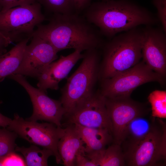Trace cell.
I'll return each mask as SVG.
<instances>
[{"mask_svg":"<svg viewBox=\"0 0 166 166\" xmlns=\"http://www.w3.org/2000/svg\"><path fill=\"white\" fill-rule=\"evenodd\" d=\"M48 21L38 25L33 36L47 42L58 52L67 49L81 52L98 49L105 42L98 29L80 14H53Z\"/></svg>","mask_w":166,"mask_h":166,"instance_id":"1","label":"cell"},{"mask_svg":"<svg viewBox=\"0 0 166 166\" xmlns=\"http://www.w3.org/2000/svg\"><path fill=\"white\" fill-rule=\"evenodd\" d=\"M15 152L2 158L3 166H26L25 160Z\"/></svg>","mask_w":166,"mask_h":166,"instance_id":"26","label":"cell"},{"mask_svg":"<svg viewBox=\"0 0 166 166\" xmlns=\"http://www.w3.org/2000/svg\"><path fill=\"white\" fill-rule=\"evenodd\" d=\"M82 12L103 36L110 39L139 26H152L160 22L157 16L130 0L93 2Z\"/></svg>","mask_w":166,"mask_h":166,"instance_id":"2","label":"cell"},{"mask_svg":"<svg viewBox=\"0 0 166 166\" xmlns=\"http://www.w3.org/2000/svg\"><path fill=\"white\" fill-rule=\"evenodd\" d=\"M142 30L136 27L104 43L98 79L111 78L132 67L142 58Z\"/></svg>","mask_w":166,"mask_h":166,"instance_id":"3","label":"cell"},{"mask_svg":"<svg viewBox=\"0 0 166 166\" xmlns=\"http://www.w3.org/2000/svg\"><path fill=\"white\" fill-rule=\"evenodd\" d=\"M124 153L125 162L128 166L157 165L160 161L166 158L165 124L161 121L159 127L153 123L145 137L136 144L127 148Z\"/></svg>","mask_w":166,"mask_h":166,"instance_id":"8","label":"cell"},{"mask_svg":"<svg viewBox=\"0 0 166 166\" xmlns=\"http://www.w3.org/2000/svg\"><path fill=\"white\" fill-rule=\"evenodd\" d=\"M64 127V133L58 143V151L64 166H74L76 155L85 150L84 144L73 124Z\"/></svg>","mask_w":166,"mask_h":166,"instance_id":"15","label":"cell"},{"mask_svg":"<svg viewBox=\"0 0 166 166\" xmlns=\"http://www.w3.org/2000/svg\"><path fill=\"white\" fill-rule=\"evenodd\" d=\"M58 52L47 42L33 36L25 48L20 65L13 74L38 78L44 69L57 58Z\"/></svg>","mask_w":166,"mask_h":166,"instance_id":"11","label":"cell"},{"mask_svg":"<svg viewBox=\"0 0 166 166\" xmlns=\"http://www.w3.org/2000/svg\"><path fill=\"white\" fill-rule=\"evenodd\" d=\"M106 105L112 124L113 138L115 143L121 145L128 124L135 118L144 116L146 110L142 105L130 97L106 98Z\"/></svg>","mask_w":166,"mask_h":166,"instance_id":"12","label":"cell"},{"mask_svg":"<svg viewBox=\"0 0 166 166\" xmlns=\"http://www.w3.org/2000/svg\"><path fill=\"white\" fill-rule=\"evenodd\" d=\"M144 116L135 118L128 125L123 141L126 140L127 149L138 143L151 130L153 123H150Z\"/></svg>","mask_w":166,"mask_h":166,"instance_id":"19","label":"cell"},{"mask_svg":"<svg viewBox=\"0 0 166 166\" xmlns=\"http://www.w3.org/2000/svg\"><path fill=\"white\" fill-rule=\"evenodd\" d=\"M62 126L75 124L93 128H104L112 134V126L106 105V98L98 90L79 104L63 117Z\"/></svg>","mask_w":166,"mask_h":166,"instance_id":"9","label":"cell"},{"mask_svg":"<svg viewBox=\"0 0 166 166\" xmlns=\"http://www.w3.org/2000/svg\"><path fill=\"white\" fill-rule=\"evenodd\" d=\"M109 0H102V1L105 2V1H109Z\"/></svg>","mask_w":166,"mask_h":166,"instance_id":"31","label":"cell"},{"mask_svg":"<svg viewBox=\"0 0 166 166\" xmlns=\"http://www.w3.org/2000/svg\"><path fill=\"white\" fill-rule=\"evenodd\" d=\"M142 30V58L152 70L165 78L166 35L162 28L146 26Z\"/></svg>","mask_w":166,"mask_h":166,"instance_id":"13","label":"cell"},{"mask_svg":"<svg viewBox=\"0 0 166 166\" xmlns=\"http://www.w3.org/2000/svg\"><path fill=\"white\" fill-rule=\"evenodd\" d=\"M77 50L66 56L61 55L57 61L49 64L38 78L39 89L46 93L47 89L57 90L59 83L65 78L77 62L83 57Z\"/></svg>","mask_w":166,"mask_h":166,"instance_id":"14","label":"cell"},{"mask_svg":"<svg viewBox=\"0 0 166 166\" xmlns=\"http://www.w3.org/2000/svg\"><path fill=\"white\" fill-rule=\"evenodd\" d=\"M15 151L21 153L23 156L26 166H48V160L53 152L49 149H42L37 145H33L28 148L16 146Z\"/></svg>","mask_w":166,"mask_h":166,"instance_id":"20","label":"cell"},{"mask_svg":"<svg viewBox=\"0 0 166 166\" xmlns=\"http://www.w3.org/2000/svg\"><path fill=\"white\" fill-rule=\"evenodd\" d=\"M7 77L17 81L29 94L33 106L32 116L26 120L33 121H44L62 127L61 121L66 111L60 100L49 97L46 92L33 87L23 76L12 74Z\"/></svg>","mask_w":166,"mask_h":166,"instance_id":"10","label":"cell"},{"mask_svg":"<svg viewBox=\"0 0 166 166\" xmlns=\"http://www.w3.org/2000/svg\"><path fill=\"white\" fill-rule=\"evenodd\" d=\"M45 19L38 2L0 11V32L11 42L30 39L35 28Z\"/></svg>","mask_w":166,"mask_h":166,"instance_id":"5","label":"cell"},{"mask_svg":"<svg viewBox=\"0 0 166 166\" xmlns=\"http://www.w3.org/2000/svg\"><path fill=\"white\" fill-rule=\"evenodd\" d=\"M37 0H0L1 11H4L18 6L33 4Z\"/></svg>","mask_w":166,"mask_h":166,"instance_id":"25","label":"cell"},{"mask_svg":"<svg viewBox=\"0 0 166 166\" xmlns=\"http://www.w3.org/2000/svg\"><path fill=\"white\" fill-rule=\"evenodd\" d=\"M12 119L6 117L0 113V126L6 128L9 125Z\"/></svg>","mask_w":166,"mask_h":166,"instance_id":"30","label":"cell"},{"mask_svg":"<svg viewBox=\"0 0 166 166\" xmlns=\"http://www.w3.org/2000/svg\"><path fill=\"white\" fill-rule=\"evenodd\" d=\"M18 135L6 128L0 129V158L15 151V141Z\"/></svg>","mask_w":166,"mask_h":166,"instance_id":"23","label":"cell"},{"mask_svg":"<svg viewBox=\"0 0 166 166\" xmlns=\"http://www.w3.org/2000/svg\"><path fill=\"white\" fill-rule=\"evenodd\" d=\"M92 0H74L75 12H82L91 3Z\"/></svg>","mask_w":166,"mask_h":166,"instance_id":"28","label":"cell"},{"mask_svg":"<svg viewBox=\"0 0 166 166\" xmlns=\"http://www.w3.org/2000/svg\"><path fill=\"white\" fill-rule=\"evenodd\" d=\"M11 42L0 32V56L7 52L6 48Z\"/></svg>","mask_w":166,"mask_h":166,"instance_id":"29","label":"cell"},{"mask_svg":"<svg viewBox=\"0 0 166 166\" xmlns=\"http://www.w3.org/2000/svg\"><path fill=\"white\" fill-rule=\"evenodd\" d=\"M73 124L84 143L86 154L103 150L113 139L111 133L106 129Z\"/></svg>","mask_w":166,"mask_h":166,"instance_id":"16","label":"cell"},{"mask_svg":"<svg viewBox=\"0 0 166 166\" xmlns=\"http://www.w3.org/2000/svg\"><path fill=\"white\" fill-rule=\"evenodd\" d=\"M7 127V129L14 132L30 143L50 150L53 153L56 163L59 164L61 162L57 145L64 133L63 127L49 122L39 123L24 120L16 114Z\"/></svg>","mask_w":166,"mask_h":166,"instance_id":"7","label":"cell"},{"mask_svg":"<svg viewBox=\"0 0 166 166\" xmlns=\"http://www.w3.org/2000/svg\"><path fill=\"white\" fill-rule=\"evenodd\" d=\"M48 12L52 14L75 12L74 0H37Z\"/></svg>","mask_w":166,"mask_h":166,"instance_id":"22","label":"cell"},{"mask_svg":"<svg viewBox=\"0 0 166 166\" xmlns=\"http://www.w3.org/2000/svg\"><path fill=\"white\" fill-rule=\"evenodd\" d=\"M97 49L85 50L82 60L61 90L60 100L66 113L91 97L98 79L100 54Z\"/></svg>","mask_w":166,"mask_h":166,"instance_id":"4","label":"cell"},{"mask_svg":"<svg viewBox=\"0 0 166 166\" xmlns=\"http://www.w3.org/2000/svg\"><path fill=\"white\" fill-rule=\"evenodd\" d=\"M101 81L100 93L106 98L113 99L129 97L136 88L148 82L156 81L163 85L165 78L143 61L121 73Z\"/></svg>","mask_w":166,"mask_h":166,"instance_id":"6","label":"cell"},{"mask_svg":"<svg viewBox=\"0 0 166 166\" xmlns=\"http://www.w3.org/2000/svg\"><path fill=\"white\" fill-rule=\"evenodd\" d=\"M30 40L18 42L9 51L0 56V81L13 73L18 68Z\"/></svg>","mask_w":166,"mask_h":166,"instance_id":"17","label":"cell"},{"mask_svg":"<svg viewBox=\"0 0 166 166\" xmlns=\"http://www.w3.org/2000/svg\"><path fill=\"white\" fill-rule=\"evenodd\" d=\"M86 156L97 166H123L125 165L124 152L121 145L115 143L102 151Z\"/></svg>","mask_w":166,"mask_h":166,"instance_id":"18","label":"cell"},{"mask_svg":"<svg viewBox=\"0 0 166 166\" xmlns=\"http://www.w3.org/2000/svg\"><path fill=\"white\" fill-rule=\"evenodd\" d=\"M1 11V8H0V11Z\"/></svg>","mask_w":166,"mask_h":166,"instance_id":"32","label":"cell"},{"mask_svg":"<svg viewBox=\"0 0 166 166\" xmlns=\"http://www.w3.org/2000/svg\"><path fill=\"white\" fill-rule=\"evenodd\" d=\"M148 99L151 107L152 116L158 118H166V91L155 90Z\"/></svg>","mask_w":166,"mask_h":166,"instance_id":"21","label":"cell"},{"mask_svg":"<svg viewBox=\"0 0 166 166\" xmlns=\"http://www.w3.org/2000/svg\"><path fill=\"white\" fill-rule=\"evenodd\" d=\"M152 2L157 10V17L166 33V0H152Z\"/></svg>","mask_w":166,"mask_h":166,"instance_id":"24","label":"cell"},{"mask_svg":"<svg viewBox=\"0 0 166 166\" xmlns=\"http://www.w3.org/2000/svg\"><path fill=\"white\" fill-rule=\"evenodd\" d=\"M75 166H97L94 162L86 156L85 150L79 151L76 155L75 159Z\"/></svg>","mask_w":166,"mask_h":166,"instance_id":"27","label":"cell"}]
</instances>
